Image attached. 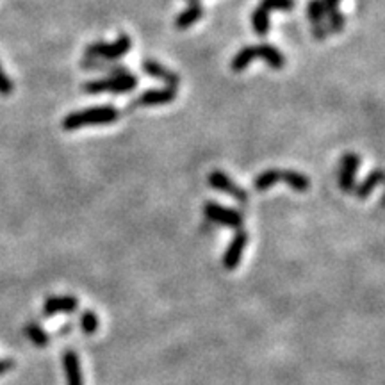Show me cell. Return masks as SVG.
Instances as JSON below:
<instances>
[{
  "instance_id": "2",
  "label": "cell",
  "mask_w": 385,
  "mask_h": 385,
  "mask_svg": "<svg viewBox=\"0 0 385 385\" xmlns=\"http://www.w3.org/2000/svg\"><path fill=\"white\" fill-rule=\"evenodd\" d=\"M135 86H138V77L128 71L125 75L86 82V84H82V91L89 93V95H98V93H116V95H120V93L134 91Z\"/></svg>"
},
{
  "instance_id": "26",
  "label": "cell",
  "mask_w": 385,
  "mask_h": 385,
  "mask_svg": "<svg viewBox=\"0 0 385 385\" xmlns=\"http://www.w3.org/2000/svg\"><path fill=\"white\" fill-rule=\"evenodd\" d=\"M330 34H332V32H330V27H328L327 21H321V24L312 25V36L316 39H319V41L327 39Z\"/></svg>"
},
{
  "instance_id": "4",
  "label": "cell",
  "mask_w": 385,
  "mask_h": 385,
  "mask_svg": "<svg viewBox=\"0 0 385 385\" xmlns=\"http://www.w3.org/2000/svg\"><path fill=\"white\" fill-rule=\"evenodd\" d=\"M203 212H205L207 220L217 225H225V227L241 228L242 223H245V217L237 209L223 207L216 202H207L203 205Z\"/></svg>"
},
{
  "instance_id": "15",
  "label": "cell",
  "mask_w": 385,
  "mask_h": 385,
  "mask_svg": "<svg viewBox=\"0 0 385 385\" xmlns=\"http://www.w3.org/2000/svg\"><path fill=\"white\" fill-rule=\"evenodd\" d=\"M381 178H384V171H381L380 168H376V170L371 171V173L367 175V177L364 178V180L360 182L359 185H355V189H353V192H355L356 198H360V200L367 198V196H369L371 192L376 189V185H380Z\"/></svg>"
},
{
  "instance_id": "11",
  "label": "cell",
  "mask_w": 385,
  "mask_h": 385,
  "mask_svg": "<svg viewBox=\"0 0 385 385\" xmlns=\"http://www.w3.org/2000/svg\"><path fill=\"white\" fill-rule=\"evenodd\" d=\"M81 68L88 71H103L107 73V77H116V75H125L128 73V68L123 64L111 63V61L100 59V57H88L84 56L81 61Z\"/></svg>"
},
{
  "instance_id": "29",
  "label": "cell",
  "mask_w": 385,
  "mask_h": 385,
  "mask_svg": "<svg viewBox=\"0 0 385 385\" xmlns=\"http://www.w3.org/2000/svg\"><path fill=\"white\" fill-rule=\"evenodd\" d=\"M71 328H73V327H71V324H64L63 330H59V335H66V334H70Z\"/></svg>"
},
{
  "instance_id": "8",
  "label": "cell",
  "mask_w": 385,
  "mask_h": 385,
  "mask_svg": "<svg viewBox=\"0 0 385 385\" xmlns=\"http://www.w3.org/2000/svg\"><path fill=\"white\" fill-rule=\"evenodd\" d=\"M246 245H248V234L245 230H239L237 234L232 237L230 245L227 246L223 253V267L227 271H234L239 266L242 259V253H245Z\"/></svg>"
},
{
  "instance_id": "23",
  "label": "cell",
  "mask_w": 385,
  "mask_h": 385,
  "mask_svg": "<svg viewBox=\"0 0 385 385\" xmlns=\"http://www.w3.org/2000/svg\"><path fill=\"white\" fill-rule=\"evenodd\" d=\"M260 7L270 11H291L294 7V0H262Z\"/></svg>"
},
{
  "instance_id": "21",
  "label": "cell",
  "mask_w": 385,
  "mask_h": 385,
  "mask_svg": "<svg viewBox=\"0 0 385 385\" xmlns=\"http://www.w3.org/2000/svg\"><path fill=\"white\" fill-rule=\"evenodd\" d=\"M78 324H81L82 334H84V335H93V334H96V330H98L100 319H98V316L95 314V310L86 309V310H82L81 319H78Z\"/></svg>"
},
{
  "instance_id": "5",
  "label": "cell",
  "mask_w": 385,
  "mask_h": 385,
  "mask_svg": "<svg viewBox=\"0 0 385 385\" xmlns=\"http://www.w3.org/2000/svg\"><path fill=\"white\" fill-rule=\"evenodd\" d=\"M207 182L212 189H217V191L225 192V195H230L232 198L237 200L239 203H246L248 202V192L241 188V185L235 184L228 175H225L223 171L214 170L210 171L209 177H207Z\"/></svg>"
},
{
  "instance_id": "1",
  "label": "cell",
  "mask_w": 385,
  "mask_h": 385,
  "mask_svg": "<svg viewBox=\"0 0 385 385\" xmlns=\"http://www.w3.org/2000/svg\"><path fill=\"white\" fill-rule=\"evenodd\" d=\"M120 109L113 106L89 107V109L66 114V118L63 120V128L64 130H77V128H82L84 125L114 123L120 118Z\"/></svg>"
},
{
  "instance_id": "24",
  "label": "cell",
  "mask_w": 385,
  "mask_h": 385,
  "mask_svg": "<svg viewBox=\"0 0 385 385\" xmlns=\"http://www.w3.org/2000/svg\"><path fill=\"white\" fill-rule=\"evenodd\" d=\"M328 27H330V32L334 34H341L346 27V16L341 13V11H334L332 14H328Z\"/></svg>"
},
{
  "instance_id": "3",
  "label": "cell",
  "mask_w": 385,
  "mask_h": 385,
  "mask_svg": "<svg viewBox=\"0 0 385 385\" xmlns=\"http://www.w3.org/2000/svg\"><path fill=\"white\" fill-rule=\"evenodd\" d=\"M132 48V38L128 34H121L116 41L106 43V41H93L91 45L86 46L84 56L88 57H100V59H106L114 63L120 57H123L125 53L130 52Z\"/></svg>"
},
{
  "instance_id": "14",
  "label": "cell",
  "mask_w": 385,
  "mask_h": 385,
  "mask_svg": "<svg viewBox=\"0 0 385 385\" xmlns=\"http://www.w3.org/2000/svg\"><path fill=\"white\" fill-rule=\"evenodd\" d=\"M203 13H205V9H203L202 4H189V7H185V9L175 18V27L180 29V31L191 27L192 24H196V21L203 16Z\"/></svg>"
},
{
  "instance_id": "27",
  "label": "cell",
  "mask_w": 385,
  "mask_h": 385,
  "mask_svg": "<svg viewBox=\"0 0 385 385\" xmlns=\"http://www.w3.org/2000/svg\"><path fill=\"white\" fill-rule=\"evenodd\" d=\"M321 2H323L324 16H328V14H332L334 11L339 9V4H341V0H321Z\"/></svg>"
},
{
  "instance_id": "19",
  "label": "cell",
  "mask_w": 385,
  "mask_h": 385,
  "mask_svg": "<svg viewBox=\"0 0 385 385\" xmlns=\"http://www.w3.org/2000/svg\"><path fill=\"white\" fill-rule=\"evenodd\" d=\"M25 335L31 339L32 344H34L36 348H45V346H48V342H50V335L46 334V332L43 330L38 323H34V321L25 324Z\"/></svg>"
},
{
  "instance_id": "17",
  "label": "cell",
  "mask_w": 385,
  "mask_h": 385,
  "mask_svg": "<svg viewBox=\"0 0 385 385\" xmlns=\"http://www.w3.org/2000/svg\"><path fill=\"white\" fill-rule=\"evenodd\" d=\"M278 180H280V170H266L253 178V188L255 191L262 192L273 188Z\"/></svg>"
},
{
  "instance_id": "13",
  "label": "cell",
  "mask_w": 385,
  "mask_h": 385,
  "mask_svg": "<svg viewBox=\"0 0 385 385\" xmlns=\"http://www.w3.org/2000/svg\"><path fill=\"white\" fill-rule=\"evenodd\" d=\"M255 56L259 57V59H262L266 64H270L273 70H282V68L285 66V57L282 56V52L277 48V46L270 45V43L257 45Z\"/></svg>"
},
{
  "instance_id": "18",
  "label": "cell",
  "mask_w": 385,
  "mask_h": 385,
  "mask_svg": "<svg viewBox=\"0 0 385 385\" xmlns=\"http://www.w3.org/2000/svg\"><path fill=\"white\" fill-rule=\"evenodd\" d=\"M270 13H267L266 9H262V7H257V9H253L252 13V27L253 32H255L257 36H266L267 32H270Z\"/></svg>"
},
{
  "instance_id": "25",
  "label": "cell",
  "mask_w": 385,
  "mask_h": 385,
  "mask_svg": "<svg viewBox=\"0 0 385 385\" xmlns=\"http://www.w3.org/2000/svg\"><path fill=\"white\" fill-rule=\"evenodd\" d=\"M13 89H14L13 81L7 77L6 71H4V68H2V64H0V95H4V96L11 95V93H13Z\"/></svg>"
},
{
  "instance_id": "7",
  "label": "cell",
  "mask_w": 385,
  "mask_h": 385,
  "mask_svg": "<svg viewBox=\"0 0 385 385\" xmlns=\"http://www.w3.org/2000/svg\"><path fill=\"white\" fill-rule=\"evenodd\" d=\"M177 98V89L173 88H159L148 89L143 95H139L130 106H127V111L135 109V107H153V106H166Z\"/></svg>"
},
{
  "instance_id": "20",
  "label": "cell",
  "mask_w": 385,
  "mask_h": 385,
  "mask_svg": "<svg viewBox=\"0 0 385 385\" xmlns=\"http://www.w3.org/2000/svg\"><path fill=\"white\" fill-rule=\"evenodd\" d=\"M253 59H257L255 46H242V48L235 53L234 59H232V63H230L232 70L242 71L245 68H248V64L252 63Z\"/></svg>"
},
{
  "instance_id": "28",
  "label": "cell",
  "mask_w": 385,
  "mask_h": 385,
  "mask_svg": "<svg viewBox=\"0 0 385 385\" xmlns=\"http://www.w3.org/2000/svg\"><path fill=\"white\" fill-rule=\"evenodd\" d=\"M14 366V362L11 359H0V376L6 373H9L11 367Z\"/></svg>"
},
{
  "instance_id": "12",
  "label": "cell",
  "mask_w": 385,
  "mask_h": 385,
  "mask_svg": "<svg viewBox=\"0 0 385 385\" xmlns=\"http://www.w3.org/2000/svg\"><path fill=\"white\" fill-rule=\"evenodd\" d=\"M63 367L64 376H66V385H84L81 371V360L75 349H66L63 353Z\"/></svg>"
},
{
  "instance_id": "6",
  "label": "cell",
  "mask_w": 385,
  "mask_h": 385,
  "mask_svg": "<svg viewBox=\"0 0 385 385\" xmlns=\"http://www.w3.org/2000/svg\"><path fill=\"white\" fill-rule=\"evenodd\" d=\"M360 168V157L356 153L348 152L341 159V171H339V188L344 192H353L356 185V173Z\"/></svg>"
},
{
  "instance_id": "22",
  "label": "cell",
  "mask_w": 385,
  "mask_h": 385,
  "mask_svg": "<svg viewBox=\"0 0 385 385\" xmlns=\"http://www.w3.org/2000/svg\"><path fill=\"white\" fill-rule=\"evenodd\" d=\"M307 18L312 25L321 24L324 21V9H323V2L321 0H309V6H307Z\"/></svg>"
},
{
  "instance_id": "16",
  "label": "cell",
  "mask_w": 385,
  "mask_h": 385,
  "mask_svg": "<svg viewBox=\"0 0 385 385\" xmlns=\"http://www.w3.org/2000/svg\"><path fill=\"white\" fill-rule=\"evenodd\" d=\"M280 180H284L296 192H305L310 188L309 177L296 170H280Z\"/></svg>"
},
{
  "instance_id": "9",
  "label": "cell",
  "mask_w": 385,
  "mask_h": 385,
  "mask_svg": "<svg viewBox=\"0 0 385 385\" xmlns=\"http://www.w3.org/2000/svg\"><path fill=\"white\" fill-rule=\"evenodd\" d=\"M78 309V299L71 294L48 296L43 303V314L46 317H53L56 314H71Z\"/></svg>"
},
{
  "instance_id": "30",
  "label": "cell",
  "mask_w": 385,
  "mask_h": 385,
  "mask_svg": "<svg viewBox=\"0 0 385 385\" xmlns=\"http://www.w3.org/2000/svg\"><path fill=\"white\" fill-rule=\"evenodd\" d=\"M189 4H202V0H188Z\"/></svg>"
},
{
  "instance_id": "10",
  "label": "cell",
  "mask_w": 385,
  "mask_h": 385,
  "mask_svg": "<svg viewBox=\"0 0 385 385\" xmlns=\"http://www.w3.org/2000/svg\"><path fill=\"white\" fill-rule=\"evenodd\" d=\"M141 68L150 75V77L159 78V81L166 82L168 88L177 89L178 84H180V77H178V73H175L173 70L166 68L164 64L157 63L155 59H145L141 63Z\"/></svg>"
}]
</instances>
